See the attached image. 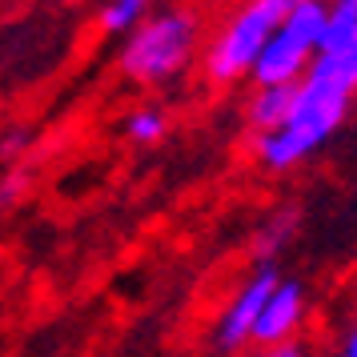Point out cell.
<instances>
[{
	"label": "cell",
	"instance_id": "obj_1",
	"mask_svg": "<svg viewBox=\"0 0 357 357\" xmlns=\"http://www.w3.org/2000/svg\"><path fill=\"white\" fill-rule=\"evenodd\" d=\"M345 113H349V97L345 93L305 77L297 84V97H293V109L285 116V125L253 137V153H257V161L269 173H289V169H297L305 157H313L341 129Z\"/></svg>",
	"mask_w": 357,
	"mask_h": 357
},
{
	"label": "cell",
	"instance_id": "obj_2",
	"mask_svg": "<svg viewBox=\"0 0 357 357\" xmlns=\"http://www.w3.org/2000/svg\"><path fill=\"white\" fill-rule=\"evenodd\" d=\"M201 17L193 8H153L116 52V68L137 84H169L193 65Z\"/></svg>",
	"mask_w": 357,
	"mask_h": 357
},
{
	"label": "cell",
	"instance_id": "obj_3",
	"mask_svg": "<svg viewBox=\"0 0 357 357\" xmlns=\"http://www.w3.org/2000/svg\"><path fill=\"white\" fill-rule=\"evenodd\" d=\"M297 0H245L225 20V29L205 45V73L217 84H233L249 77L269 36L285 24Z\"/></svg>",
	"mask_w": 357,
	"mask_h": 357
},
{
	"label": "cell",
	"instance_id": "obj_4",
	"mask_svg": "<svg viewBox=\"0 0 357 357\" xmlns=\"http://www.w3.org/2000/svg\"><path fill=\"white\" fill-rule=\"evenodd\" d=\"M325 0H297L293 13L285 17V24L269 36V45L261 49L257 65H253V84L269 89V84H301L305 81L313 56L321 49L325 36Z\"/></svg>",
	"mask_w": 357,
	"mask_h": 357
},
{
	"label": "cell",
	"instance_id": "obj_5",
	"mask_svg": "<svg viewBox=\"0 0 357 357\" xmlns=\"http://www.w3.org/2000/svg\"><path fill=\"white\" fill-rule=\"evenodd\" d=\"M277 281L281 277H277L273 265H261L257 273H249L237 285L233 301L225 305L221 321H217V349L233 354V349H245V341H253L257 317H261V309H265V301H269V293L277 289Z\"/></svg>",
	"mask_w": 357,
	"mask_h": 357
},
{
	"label": "cell",
	"instance_id": "obj_6",
	"mask_svg": "<svg viewBox=\"0 0 357 357\" xmlns=\"http://www.w3.org/2000/svg\"><path fill=\"white\" fill-rule=\"evenodd\" d=\"M305 321V285L293 281V277H281L277 289L269 293V301L261 309L257 329H253V341L273 349V345H289V337L297 333V325Z\"/></svg>",
	"mask_w": 357,
	"mask_h": 357
},
{
	"label": "cell",
	"instance_id": "obj_7",
	"mask_svg": "<svg viewBox=\"0 0 357 357\" xmlns=\"http://www.w3.org/2000/svg\"><path fill=\"white\" fill-rule=\"evenodd\" d=\"M305 77L329 84V89H337V93H345V97H354L357 93V40H349L345 49L317 52Z\"/></svg>",
	"mask_w": 357,
	"mask_h": 357
},
{
	"label": "cell",
	"instance_id": "obj_8",
	"mask_svg": "<svg viewBox=\"0 0 357 357\" xmlns=\"http://www.w3.org/2000/svg\"><path fill=\"white\" fill-rule=\"evenodd\" d=\"M293 97H297V84H269V89H257L253 100H249V129L257 132H273L285 125V116L293 109Z\"/></svg>",
	"mask_w": 357,
	"mask_h": 357
},
{
	"label": "cell",
	"instance_id": "obj_9",
	"mask_svg": "<svg viewBox=\"0 0 357 357\" xmlns=\"http://www.w3.org/2000/svg\"><path fill=\"white\" fill-rule=\"evenodd\" d=\"M293 237H297V213L277 209L273 217L257 229V237H253V257H257V265H273V261L289 249Z\"/></svg>",
	"mask_w": 357,
	"mask_h": 357
},
{
	"label": "cell",
	"instance_id": "obj_10",
	"mask_svg": "<svg viewBox=\"0 0 357 357\" xmlns=\"http://www.w3.org/2000/svg\"><path fill=\"white\" fill-rule=\"evenodd\" d=\"M149 13H153L149 0H105V4H100L97 24H100V33L105 36H129Z\"/></svg>",
	"mask_w": 357,
	"mask_h": 357
},
{
	"label": "cell",
	"instance_id": "obj_11",
	"mask_svg": "<svg viewBox=\"0 0 357 357\" xmlns=\"http://www.w3.org/2000/svg\"><path fill=\"white\" fill-rule=\"evenodd\" d=\"M349 40H357V0H333L325 13V36L317 52L345 49Z\"/></svg>",
	"mask_w": 357,
	"mask_h": 357
},
{
	"label": "cell",
	"instance_id": "obj_12",
	"mask_svg": "<svg viewBox=\"0 0 357 357\" xmlns=\"http://www.w3.org/2000/svg\"><path fill=\"white\" fill-rule=\"evenodd\" d=\"M165 132H169V116L157 105L132 109L125 116V137H129L132 145H157V141H165Z\"/></svg>",
	"mask_w": 357,
	"mask_h": 357
},
{
	"label": "cell",
	"instance_id": "obj_13",
	"mask_svg": "<svg viewBox=\"0 0 357 357\" xmlns=\"http://www.w3.org/2000/svg\"><path fill=\"white\" fill-rule=\"evenodd\" d=\"M24 185H29V181H24V173H13V177L0 181V217H4V213H8V209H13V205L20 201Z\"/></svg>",
	"mask_w": 357,
	"mask_h": 357
},
{
	"label": "cell",
	"instance_id": "obj_14",
	"mask_svg": "<svg viewBox=\"0 0 357 357\" xmlns=\"http://www.w3.org/2000/svg\"><path fill=\"white\" fill-rule=\"evenodd\" d=\"M257 357H305L297 345H273V349H261Z\"/></svg>",
	"mask_w": 357,
	"mask_h": 357
},
{
	"label": "cell",
	"instance_id": "obj_15",
	"mask_svg": "<svg viewBox=\"0 0 357 357\" xmlns=\"http://www.w3.org/2000/svg\"><path fill=\"white\" fill-rule=\"evenodd\" d=\"M24 145H29V141H24V132H13V137H8V141L0 145V153H4V157H13V153H20Z\"/></svg>",
	"mask_w": 357,
	"mask_h": 357
},
{
	"label": "cell",
	"instance_id": "obj_16",
	"mask_svg": "<svg viewBox=\"0 0 357 357\" xmlns=\"http://www.w3.org/2000/svg\"><path fill=\"white\" fill-rule=\"evenodd\" d=\"M337 357H357V325L345 333V341H341V354Z\"/></svg>",
	"mask_w": 357,
	"mask_h": 357
}]
</instances>
